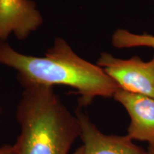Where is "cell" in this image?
I'll use <instances>...</instances> for the list:
<instances>
[{
	"instance_id": "5b68a950",
	"label": "cell",
	"mask_w": 154,
	"mask_h": 154,
	"mask_svg": "<svg viewBox=\"0 0 154 154\" xmlns=\"http://www.w3.org/2000/svg\"><path fill=\"white\" fill-rule=\"evenodd\" d=\"M130 117L127 136L132 140L154 145V99L119 88L113 96Z\"/></svg>"
},
{
	"instance_id": "7a4b0ae2",
	"label": "cell",
	"mask_w": 154,
	"mask_h": 154,
	"mask_svg": "<svg viewBox=\"0 0 154 154\" xmlns=\"http://www.w3.org/2000/svg\"><path fill=\"white\" fill-rule=\"evenodd\" d=\"M16 111L20 134L17 154H69L80 137L79 121L47 86L23 87Z\"/></svg>"
},
{
	"instance_id": "3957f363",
	"label": "cell",
	"mask_w": 154,
	"mask_h": 154,
	"mask_svg": "<svg viewBox=\"0 0 154 154\" xmlns=\"http://www.w3.org/2000/svg\"><path fill=\"white\" fill-rule=\"evenodd\" d=\"M97 65L115 81L121 89L154 99V57L145 62L137 56L122 59L103 52L98 59Z\"/></svg>"
},
{
	"instance_id": "30bf717a",
	"label": "cell",
	"mask_w": 154,
	"mask_h": 154,
	"mask_svg": "<svg viewBox=\"0 0 154 154\" xmlns=\"http://www.w3.org/2000/svg\"><path fill=\"white\" fill-rule=\"evenodd\" d=\"M73 154H84V151H83L82 146V147H80L79 149H77Z\"/></svg>"
},
{
	"instance_id": "8992f818",
	"label": "cell",
	"mask_w": 154,
	"mask_h": 154,
	"mask_svg": "<svg viewBox=\"0 0 154 154\" xmlns=\"http://www.w3.org/2000/svg\"><path fill=\"white\" fill-rule=\"evenodd\" d=\"M75 114L79 121L84 154H148L147 150L136 145L127 135L103 134L82 111Z\"/></svg>"
},
{
	"instance_id": "9c48e42d",
	"label": "cell",
	"mask_w": 154,
	"mask_h": 154,
	"mask_svg": "<svg viewBox=\"0 0 154 154\" xmlns=\"http://www.w3.org/2000/svg\"><path fill=\"white\" fill-rule=\"evenodd\" d=\"M147 151H148V154H154V145L149 146Z\"/></svg>"
},
{
	"instance_id": "6da1fadb",
	"label": "cell",
	"mask_w": 154,
	"mask_h": 154,
	"mask_svg": "<svg viewBox=\"0 0 154 154\" xmlns=\"http://www.w3.org/2000/svg\"><path fill=\"white\" fill-rule=\"evenodd\" d=\"M0 64L17 71L22 87L66 86L74 88L82 105L89 104L96 97H113L120 88L101 67L79 57L61 37L55 38L44 57L20 53L0 40Z\"/></svg>"
},
{
	"instance_id": "52a82bcc",
	"label": "cell",
	"mask_w": 154,
	"mask_h": 154,
	"mask_svg": "<svg viewBox=\"0 0 154 154\" xmlns=\"http://www.w3.org/2000/svg\"><path fill=\"white\" fill-rule=\"evenodd\" d=\"M113 47L118 49L149 47L154 49V36L150 34H136L126 29H119L112 35Z\"/></svg>"
},
{
	"instance_id": "ba28073f",
	"label": "cell",
	"mask_w": 154,
	"mask_h": 154,
	"mask_svg": "<svg viewBox=\"0 0 154 154\" xmlns=\"http://www.w3.org/2000/svg\"><path fill=\"white\" fill-rule=\"evenodd\" d=\"M0 154H17L14 145H4L0 146Z\"/></svg>"
},
{
	"instance_id": "277c9868",
	"label": "cell",
	"mask_w": 154,
	"mask_h": 154,
	"mask_svg": "<svg viewBox=\"0 0 154 154\" xmlns=\"http://www.w3.org/2000/svg\"><path fill=\"white\" fill-rule=\"evenodd\" d=\"M44 22L43 17L33 0H0V40L11 35L26 39Z\"/></svg>"
},
{
	"instance_id": "8fae6325",
	"label": "cell",
	"mask_w": 154,
	"mask_h": 154,
	"mask_svg": "<svg viewBox=\"0 0 154 154\" xmlns=\"http://www.w3.org/2000/svg\"><path fill=\"white\" fill-rule=\"evenodd\" d=\"M153 2H154V0H153Z\"/></svg>"
}]
</instances>
